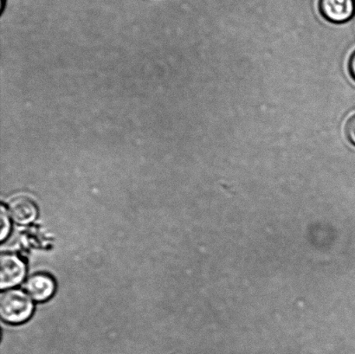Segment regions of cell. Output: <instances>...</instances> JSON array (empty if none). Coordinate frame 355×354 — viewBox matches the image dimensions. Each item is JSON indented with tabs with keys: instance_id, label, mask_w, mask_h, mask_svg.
<instances>
[{
	"instance_id": "cell-1",
	"label": "cell",
	"mask_w": 355,
	"mask_h": 354,
	"mask_svg": "<svg viewBox=\"0 0 355 354\" xmlns=\"http://www.w3.org/2000/svg\"><path fill=\"white\" fill-rule=\"evenodd\" d=\"M33 310L31 297L23 290L10 289L0 296V315L6 324H24L29 320Z\"/></svg>"
},
{
	"instance_id": "cell-2",
	"label": "cell",
	"mask_w": 355,
	"mask_h": 354,
	"mask_svg": "<svg viewBox=\"0 0 355 354\" xmlns=\"http://www.w3.org/2000/svg\"><path fill=\"white\" fill-rule=\"evenodd\" d=\"M26 274V263L19 256L3 253L0 258V287L2 290L19 285Z\"/></svg>"
},
{
	"instance_id": "cell-3",
	"label": "cell",
	"mask_w": 355,
	"mask_h": 354,
	"mask_svg": "<svg viewBox=\"0 0 355 354\" xmlns=\"http://www.w3.org/2000/svg\"><path fill=\"white\" fill-rule=\"evenodd\" d=\"M318 8L326 20L343 24L355 15V0H319Z\"/></svg>"
},
{
	"instance_id": "cell-4",
	"label": "cell",
	"mask_w": 355,
	"mask_h": 354,
	"mask_svg": "<svg viewBox=\"0 0 355 354\" xmlns=\"http://www.w3.org/2000/svg\"><path fill=\"white\" fill-rule=\"evenodd\" d=\"M26 289L28 294L37 301H45L53 296L55 283L52 276L45 273H37L28 279Z\"/></svg>"
},
{
	"instance_id": "cell-5",
	"label": "cell",
	"mask_w": 355,
	"mask_h": 354,
	"mask_svg": "<svg viewBox=\"0 0 355 354\" xmlns=\"http://www.w3.org/2000/svg\"><path fill=\"white\" fill-rule=\"evenodd\" d=\"M10 217L20 224H27L36 220V204L26 197H19L10 201L8 206Z\"/></svg>"
},
{
	"instance_id": "cell-6",
	"label": "cell",
	"mask_w": 355,
	"mask_h": 354,
	"mask_svg": "<svg viewBox=\"0 0 355 354\" xmlns=\"http://www.w3.org/2000/svg\"><path fill=\"white\" fill-rule=\"evenodd\" d=\"M0 221H1V232H0V240L2 242L8 237L10 231V214L8 211L2 204L0 208Z\"/></svg>"
},
{
	"instance_id": "cell-7",
	"label": "cell",
	"mask_w": 355,
	"mask_h": 354,
	"mask_svg": "<svg viewBox=\"0 0 355 354\" xmlns=\"http://www.w3.org/2000/svg\"><path fill=\"white\" fill-rule=\"evenodd\" d=\"M345 134L350 143L355 145V114L347 121Z\"/></svg>"
},
{
	"instance_id": "cell-8",
	"label": "cell",
	"mask_w": 355,
	"mask_h": 354,
	"mask_svg": "<svg viewBox=\"0 0 355 354\" xmlns=\"http://www.w3.org/2000/svg\"><path fill=\"white\" fill-rule=\"evenodd\" d=\"M349 71L351 76L355 80V51L349 59Z\"/></svg>"
}]
</instances>
